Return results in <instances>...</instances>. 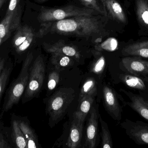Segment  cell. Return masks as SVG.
<instances>
[{
  "label": "cell",
  "mask_w": 148,
  "mask_h": 148,
  "mask_svg": "<svg viewBox=\"0 0 148 148\" xmlns=\"http://www.w3.org/2000/svg\"><path fill=\"white\" fill-rule=\"evenodd\" d=\"M5 1V0H0V8L2 6L3 4L4 3Z\"/></svg>",
  "instance_id": "d6a6232c"
},
{
  "label": "cell",
  "mask_w": 148,
  "mask_h": 148,
  "mask_svg": "<svg viewBox=\"0 0 148 148\" xmlns=\"http://www.w3.org/2000/svg\"><path fill=\"white\" fill-rule=\"evenodd\" d=\"M3 41L2 39H1V38H0V45H1V43H2V42Z\"/></svg>",
  "instance_id": "836d02e7"
},
{
  "label": "cell",
  "mask_w": 148,
  "mask_h": 148,
  "mask_svg": "<svg viewBox=\"0 0 148 148\" xmlns=\"http://www.w3.org/2000/svg\"><path fill=\"white\" fill-rule=\"evenodd\" d=\"M32 65L27 85L24 92L23 100L25 102L31 100L37 95L45 79V66L42 57L38 56Z\"/></svg>",
  "instance_id": "5b68a950"
},
{
  "label": "cell",
  "mask_w": 148,
  "mask_h": 148,
  "mask_svg": "<svg viewBox=\"0 0 148 148\" xmlns=\"http://www.w3.org/2000/svg\"><path fill=\"white\" fill-rule=\"evenodd\" d=\"M83 123V122L73 117V120L72 122L70 129L68 139L66 144L69 148L81 147Z\"/></svg>",
  "instance_id": "5bb4252c"
},
{
  "label": "cell",
  "mask_w": 148,
  "mask_h": 148,
  "mask_svg": "<svg viewBox=\"0 0 148 148\" xmlns=\"http://www.w3.org/2000/svg\"><path fill=\"white\" fill-rule=\"evenodd\" d=\"M4 60L3 59H0V75L2 71L4 69Z\"/></svg>",
  "instance_id": "1f68e13d"
},
{
  "label": "cell",
  "mask_w": 148,
  "mask_h": 148,
  "mask_svg": "<svg viewBox=\"0 0 148 148\" xmlns=\"http://www.w3.org/2000/svg\"><path fill=\"white\" fill-rule=\"evenodd\" d=\"M96 47L98 50H104L108 51H114L118 47V41L115 38H109L101 44L97 45Z\"/></svg>",
  "instance_id": "484cf974"
},
{
  "label": "cell",
  "mask_w": 148,
  "mask_h": 148,
  "mask_svg": "<svg viewBox=\"0 0 148 148\" xmlns=\"http://www.w3.org/2000/svg\"><path fill=\"white\" fill-rule=\"evenodd\" d=\"M145 80H146V81L148 82V77H146V78H145Z\"/></svg>",
  "instance_id": "e575fe53"
},
{
  "label": "cell",
  "mask_w": 148,
  "mask_h": 148,
  "mask_svg": "<svg viewBox=\"0 0 148 148\" xmlns=\"http://www.w3.org/2000/svg\"><path fill=\"white\" fill-rule=\"evenodd\" d=\"M83 4L87 8L94 10L96 12L106 16L104 10L101 8L97 0H80Z\"/></svg>",
  "instance_id": "f1b7e54d"
},
{
  "label": "cell",
  "mask_w": 148,
  "mask_h": 148,
  "mask_svg": "<svg viewBox=\"0 0 148 148\" xmlns=\"http://www.w3.org/2000/svg\"><path fill=\"white\" fill-rule=\"evenodd\" d=\"M105 67V59L103 56H99L94 62L91 67V72L95 74H101Z\"/></svg>",
  "instance_id": "4316f807"
},
{
  "label": "cell",
  "mask_w": 148,
  "mask_h": 148,
  "mask_svg": "<svg viewBox=\"0 0 148 148\" xmlns=\"http://www.w3.org/2000/svg\"><path fill=\"white\" fill-rule=\"evenodd\" d=\"M103 96L105 107L108 113L115 120H121L122 108L120 105L116 92L110 87L105 86L103 88Z\"/></svg>",
  "instance_id": "ba28073f"
},
{
  "label": "cell",
  "mask_w": 148,
  "mask_h": 148,
  "mask_svg": "<svg viewBox=\"0 0 148 148\" xmlns=\"http://www.w3.org/2000/svg\"><path fill=\"white\" fill-rule=\"evenodd\" d=\"M94 97L91 96H87L79 101V106L74 113L73 117L84 122L87 115L91 110Z\"/></svg>",
  "instance_id": "ac0fdd59"
},
{
  "label": "cell",
  "mask_w": 148,
  "mask_h": 148,
  "mask_svg": "<svg viewBox=\"0 0 148 148\" xmlns=\"http://www.w3.org/2000/svg\"><path fill=\"white\" fill-rule=\"evenodd\" d=\"M52 54L51 62L56 69L60 70L70 66L73 63L72 57L62 54Z\"/></svg>",
  "instance_id": "603a6c76"
},
{
  "label": "cell",
  "mask_w": 148,
  "mask_h": 148,
  "mask_svg": "<svg viewBox=\"0 0 148 148\" xmlns=\"http://www.w3.org/2000/svg\"><path fill=\"white\" fill-rule=\"evenodd\" d=\"M20 27V16L18 11L6 14L0 23V38L3 41L9 37L11 33Z\"/></svg>",
  "instance_id": "4fadbf2b"
},
{
  "label": "cell",
  "mask_w": 148,
  "mask_h": 148,
  "mask_svg": "<svg viewBox=\"0 0 148 148\" xmlns=\"http://www.w3.org/2000/svg\"><path fill=\"white\" fill-rule=\"evenodd\" d=\"M122 126L130 138L136 143L148 146V123L126 119Z\"/></svg>",
  "instance_id": "8992f818"
},
{
  "label": "cell",
  "mask_w": 148,
  "mask_h": 148,
  "mask_svg": "<svg viewBox=\"0 0 148 148\" xmlns=\"http://www.w3.org/2000/svg\"><path fill=\"white\" fill-rule=\"evenodd\" d=\"M122 81L128 87L139 90H144L146 89V84L141 78L137 76L128 74L121 75Z\"/></svg>",
  "instance_id": "ffe728a7"
},
{
  "label": "cell",
  "mask_w": 148,
  "mask_h": 148,
  "mask_svg": "<svg viewBox=\"0 0 148 148\" xmlns=\"http://www.w3.org/2000/svg\"><path fill=\"white\" fill-rule=\"evenodd\" d=\"M97 84L93 78H88L83 84L79 94L78 101L87 96H95L97 94Z\"/></svg>",
  "instance_id": "7402d4cb"
},
{
  "label": "cell",
  "mask_w": 148,
  "mask_h": 148,
  "mask_svg": "<svg viewBox=\"0 0 148 148\" xmlns=\"http://www.w3.org/2000/svg\"><path fill=\"white\" fill-rule=\"evenodd\" d=\"M106 14V17L111 18L120 23L127 22L124 10L116 0H100Z\"/></svg>",
  "instance_id": "30bf717a"
},
{
  "label": "cell",
  "mask_w": 148,
  "mask_h": 148,
  "mask_svg": "<svg viewBox=\"0 0 148 148\" xmlns=\"http://www.w3.org/2000/svg\"><path fill=\"white\" fill-rule=\"evenodd\" d=\"M11 71L10 67L4 68L0 75V100L5 90Z\"/></svg>",
  "instance_id": "d4e9b609"
},
{
  "label": "cell",
  "mask_w": 148,
  "mask_h": 148,
  "mask_svg": "<svg viewBox=\"0 0 148 148\" xmlns=\"http://www.w3.org/2000/svg\"><path fill=\"white\" fill-rule=\"evenodd\" d=\"M42 1H45V0H42Z\"/></svg>",
  "instance_id": "d590c367"
},
{
  "label": "cell",
  "mask_w": 148,
  "mask_h": 148,
  "mask_svg": "<svg viewBox=\"0 0 148 148\" xmlns=\"http://www.w3.org/2000/svg\"><path fill=\"white\" fill-rule=\"evenodd\" d=\"M135 9L138 23L142 28L148 32L147 0H135Z\"/></svg>",
  "instance_id": "e0dca14e"
},
{
  "label": "cell",
  "mask_w": 148,
  "mask_h": 148,
  "mask_svg": "<svg viewBox=\"0 0 148 148\" xmlns=\"http://www.w3.org/2000/svg\"><path fill=\"white\" fill-rule=\"evenodd\" d=\"M18 123L27 141V148H39L38 139L33 129L24 122H18Z\"/></svg>",
  "instance_id": "d6986e66"
},
{
  "label": "cell",
  "mask_w": 148,
  "mask_h": 148,
  "mask_svg": "<svg viewBox=\"0 0 148 148\" xmlns=\"http://www.w3.org/2000/svg\"><path fill=\"white\" fill-rule=\"evenodd\" d=\"M7 147H8L7 142L4 140L3 138L0 136V148H3Z\"/></svg>",
  "instance_id": "4dcf8cb0"
},
{
  "label": "cell",
  "mask_w": 148,
  "mask_h": 148,
  "mask_svg": "<svg viewBox=\"0 0 148 148\" xmlns=\"http://www.w3.org/2000/svg\"><path fill=\"white\" fill-rule=\"evenodd\" d=\"M44 47L47 52L51 54L57 53L66 55L75 59L80 58V54L76 48L73 46L66 45L61 42L53 44L45 43Z\"/></svg>",
  "instance_id": "9a60e30c"
},
{
  "label": "cell",
  "mask_w": 148,
  "mask_h": 148,
  "mask_svg": "<svg viewBox=\"0 0 148 148\" xmlns=\"http://www.w3.org/2000/svg\"><path fill=\"white\" fill-rule=\"evenodd\" d=\"M34 59L33 53L29 52L23 63L17 78L12 83L8 91L3 106V111H8L19 102L25 92L29 78V71Z\"/></svg>",
  "instance_id": "7a4b0ae2"
},
{
  "label": "cell",
  "mask_w": 148,
  "mask_h": 148,
  "mask_svg": "<svg viewBox=\"0 0 148 148\" xmlns=\"http://www.w3.org/2000/svg\"><path fill=\"white\" fill-rule=\"evenodd\" d=\"M60 75L57 71L53 70L49 73L48 80V88L49 90L55 89L60 81Z\"/></svg>",
  "instance_id": "83f0119b"
},
{
  "label": "cell",
  "mask_w": 148,
  "mask_h": 148,
  "mask_svg": "<svg viewBox=\"0 0 148 148\" xmlns=\"http://www.w3.org/2000/svg\"><path fill=\"white\" fill-rule=\"evenodd\" d=\"M75 96V90L70 88L60 89L51 96L48 102L47 110L54 124L64 117Z\"/></svg>",
  "instance_id": "3957f363"
},
{
  "label": "cell",
  "mask_w": 148,
  "mask_h": 148,
  "mask_svg": "<svg viewBox=\"0 0 148 148\" xmlns=\"http://www.w3.org/2000/svg\"><path fill=\"white\" fill-rule=\"evenodd\" d=\"M122 54L125 56H137L148 58V41L129 44L123 48Z\"/></svg>",
  "instance_id": "2e32d148"
},
{
  "label": "cell",
  "mask_w": 148,
  "mask_h": 148,
  "mask_svg": "<svg viewBox=\"0 0 148 148\" xmlns=\"http://www.w3.org/2000/svg\"><path fill=\"white\" fill-rule=\"evenodd\" d=\"M12 138L16 147L20 148H27V141L20 129L18 122L16 121L13 122L12 124Z\"/></svg>",
  "instance_id": "44dd1931"
},
{
  "label": "cell",
  "mask_w": 148,
  "mask_h": 148,
  "mask_svg": "<svg viewBox=\"0 0 148 148\" xmlns=\"http://www.w3.org/2000/svg\"><path fill=\"white\" fill-rule=\"evenodd\" d=\"M96 109L93 107L86 127L85 142L83 147L95 148L96 147L98 136V117Z\"/></svg>",
  "instance_id": "8fae6325"
},
{
  "label": "cell",
  "mask_w": 148,
  "mask_h": 148,
  "mask_svg": "<svg viewBox=\"0 0 148 148\" xmlns=\"http://www.w3.org/2000/svg\"><path fill=\"white\" fill-rule=\"evenodd\" d=\"M147 1H148V0H147Z\"/></svg>",
  "instance_id": "8d00e7d4"
},
{
  "label": "cell",
  "mask_w": 148,
  "mask_h": 148,
  "mask_svg": "<svg viewBox=\"0 0 148 148\" xmlns=\"http://www.w3.org/2000/svg\"><path fill=\"white\" fill-rule=\"evenodd\" d=\"M34 36V32L30 27L20 26L12 41L13 47L16 52L21 53L26 51L32 43Z\"/></svg>",
  "instance_id": "9c48e42d"
},
{
  "label": "cell",
  "mask_w": 148,
  "mask_h": 148,
  "mask_svg": "<svg viewBox=\"0 0 148 148\" xmlns=\"http://www.w3.org/2000/svg\"><path fill=\"white\" fill-rule=\"evenodd\" d=\"M129 98L130 101H125V104L128 105L133 110L138 113L143 118L148 120V101L142 96L136 94L130 91L121 89Z\"/></svg>",
  "instance_id": "7c38bea8"
},
{
  "label": "cell",
  "mask_w": 148,
  "mask_h": 148,
  "mask_svg": "<svg viewBox=\"0 0 148 148\" xmlns=\"http://www.w3.org/2000/svg\"><path fill=\"white\" fill-rule=\"evenodd\" d=\"M21 0H10L6 14L14 13L18 11L17 6Z\"/></svg>",
  "instance_id": "f546056e"
},
{
  "label": "cell",
  "mask_w": 148,
  "mask_h": 148,
  "mask_svg": "<svg viewBox=\"0 0 148 148\" xmlns=\"http://www.w3.org/2000/svg\"><path fill=\"white\" fill-rule=\"evenodd\" d=\"M95 11L89 8L69 5L58 8L43 9L40 13L39 19L42 23L52 22L74 17L93 16Z\"/></svg>",
  "instance_id": "277c9868"
},
{
  "label": "cell",
  "mask_w": 148,
  "mask_h": 148,
  "mask_svg": "<svg viewBox=\"0 0 148 148\" xmlns=\"http://www.w3.org/2000/svg\"><path fill=\"white\" fill-rule=\"evenodd\" d=\"M103 24L100 18L93 16L74 17L55 21L52 30L60 34L88 36L101 32Z\"/></svg>",
  "instance_id": "6da1fadb"
},
{
  "label": "cell",
  "mask_w": 148,
  "mask_h": 148,
  "mask_svg": "<svg viewBox=\"0 0 148 148\" xmlns=\"http://www.w3.org/2000/svg\"><path fill=\"white\" fill-rule=\"evenodd\" d=\"M99 120L101 126L102 146L103 148H113V142L108 124L100 116Z\"/></svg>",
  "instance_id": "cb8c5ba5"
},
{
  "label": "cell",
  "mask_w": 148,
  "mask_h": 148,
  "mask_svg": "<svg viewBox=\"0 0 148 148\" xmlns=\"http://www.w3.org/2000/svg\"><path fill=\"white\" fill-rule=\"evenodd\" d=\"M121 68L130 74L140 76L148 75V61L142 60L140 56H127L122 59Z\"/></svg>",
  "instance_id": "52a82bcc"
}]
</instances>
